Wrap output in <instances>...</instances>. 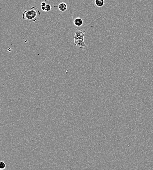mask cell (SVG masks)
Returning <instances> with one entry per match:
<instances>
[{"instance_id":"obj_1","label":"cell","mask_w":153,"mask_h":170,"mask_svg":"<svg viewBox=\"0 0 153 170\" xmlns=\"http://www.w3.org/2000/svg\"><path fill=\"white\" fill-rule=\"evenodd\" d=\"M41 15L39 10L36 7L33 6L29 10H26L24 11L22 17L24 20H27L29 22L32 23L37 20Z\"/></svg>"},{"instance_id":"obj_2","label":"cell","mask_w":153,"mask_h":170,"mask_svg":"<svg viewBox=\"0 0 153 170\" xmlns=\"http://www.w3.org/2000/svg\"><path fill=\"white\" fill-rule=\"evenodd\" d=\"M86 32L81 29H77L75 31L74 37V42L76 46L81 48L85 47L86 46L84 40Z\"/></svg>"},{"instance_id":"obj_3","label":"cell","mask_w":153,"mask_h":170,"mask_svg":"<svg viewBox=\"0 0 153 170\" xmlns=\"http://www.w3.org/2000/svg\"><path fill=\"white\" fill-rule=\"evenodd\" d=\"M54 7H57L60 11L64 12L66 11L67 9V5L64 2H62L60 3L58 6H54Z\"/></svg>"},{"instance_id":"obj_4","label":"cell","mask_w":153,"mask_h":170,"mask_svg":"<svg viewBox=\"0 0 153 170\" xmlns=\"http://www.w3.org/2000/svg\"><path fill=\"white\" fill-rule=\"evenodd\" d=\"M73 24L77 27H80L83 24V21L80 17H77L73 20Z\"/></svg>"},{"instance_id":"obj_5","label":"cell","mask_w":153,"mask_h":170,"mask_svg":"<svg viewBox=\"0 0 153 170\" xmlns=\"http://www.w3.org/2000/svg\"><path fill=\"white\" fill-rule=\"evenodd\" d=\"M95 3L98 7H102L105 4L104 0H95Z\"/></svg>"},{"instance_id":"obj_6","label":"cell","mask_w":153,"mask_h":170,"mask_svg":"<svg viewBox=\"0 0 153 170\" xmlns=\"http://www.w3.org/2000/svg\"><path fill=\"white\" fill-rule=\"evenodd\" d=\"M6 164L4 162L1 161L0 162V169L3 170L6 168Z\"/></svg>"},{"instance_id":"obj_7","label":"cell","mask_w":153,"mask_h":170,"mask_svg":"<svg viewBox=\"0 0 153 170\" xmlns=\"http://www.w3.org/2000/svg\"><path fill=\"white\" fill-rule=\"evenodd\" d=\"M52 9L51 6L49 4H47L45 6V11L47 12H49Z\"/></svg>"},{"instance_id":"obj_8","label":"cell","mask_w":153,"mask_h":170,"mask_svg":"<svg viewBox=\"0 0 153 170\" xmlns=\"http://www.w3.org/2000/svg\"><path fill=\"white\" fill-rule=\"evenodd\" d=\"M47 4L46 2H42L41 3V7H45L47 5Z\"/></svg>"},{"instance_id":"obj_9","label":"cell","mask_w":153,"mask_h":170,"mask_svg":"<svg viewBox=\"0 0 153 170\" xmlns=\"http://www.w3.org/2000/svg\"><path fill=\"white\" fill-rule=\"evenodd\" d=\"M41 9L42 11H45V7H41Z\"/></svg>"}]
</instances>
